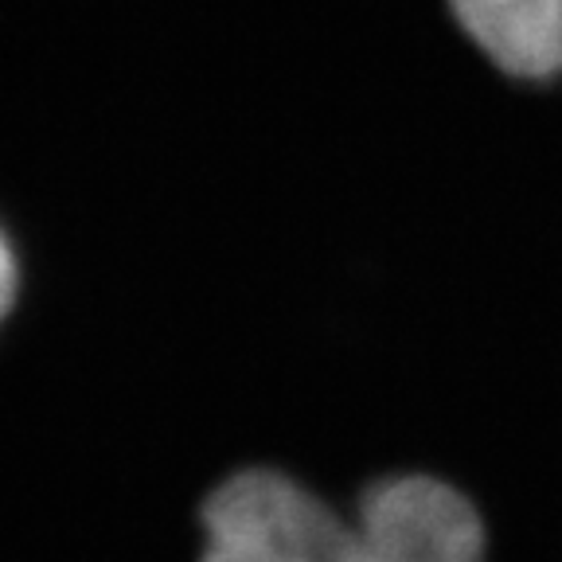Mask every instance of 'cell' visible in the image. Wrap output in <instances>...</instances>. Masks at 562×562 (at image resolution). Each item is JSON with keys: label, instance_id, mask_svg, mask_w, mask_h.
<instances>
[{"label": "cell", "instance_id": "7a4b0ae2", "mask_svg": "<svg viewBox=\"0 0 562 562\" xmlns=\"http://www.w3.org/2000/svg\"><path fill=\"white\" fill-rule=\"evenodd\" d=\"M356 562H481L484 527L473 504L434 476H391L363 496L351 524Z\"/></svg>", "mask_w": 562, "mask_h": 562}, {"label": "cell", "instance_id": "3957f363", "mask_svg": "<svg viewBox=\"0 0 562 562\" xmlns=\"http://www.w3.org/2000/svg\"><path fill=\"white\" fill-rule=\"evenodd\" d=\"M457 27L519 82L562 75V0H446Z\"/></svg>", "mask_w": 562, "mask_h": 562}, {"label": "cell", "instance_id": "277c9868", "mask_svg": "<svg viewBox=\"0 0 562 562\" xmlns=\"http://www.w3.org/2000/svg\"><path fill=\"white\" fill-rule=\"evenodd\" d=\"M16 255H12V246L9 238H4V231H0V321L9 316L12 308V297H16Z\"/></svg>", "mask_w": 562, "mask_h": 562}, {"label": "cell", "instance_id": "6da1fadb", "mask_svg": "<svg viewBox=\"0 0 562 562\" xmlns=\"http://www.w3.org/2000/svg\"><path fill=\"white\" fill-rule=\"evenodd\" d=\"M200 562H356V536L325 501L273 469H246L203 504Z\"/></svg>", "mask_w": 562, "mask_h": 562}]
</instances>
